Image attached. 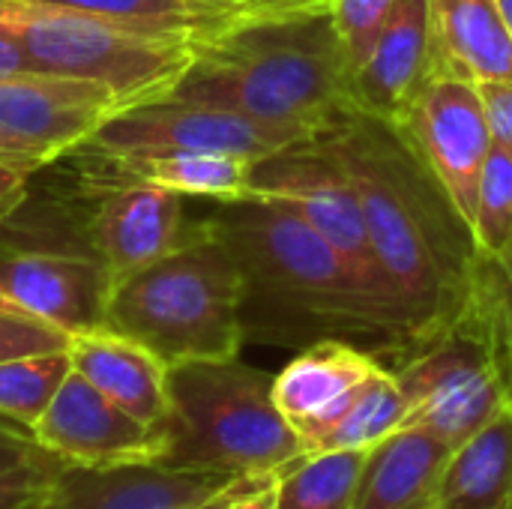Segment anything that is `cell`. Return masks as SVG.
Instances as JSON below:
<instances>
[{"label":"cell","mask_w":512,"mask_h":509,"mask_svg":"<svg viewBox=\"0 0 512 509\" xmlns=\"http://www.w3.org/2000/svg\"><path fill=\"white\" fill-rule=\"evenodd\" d=\"M312 138L357 189L378 267L414 348L468 294L483 258L474 231L396 123L348 108Z\"/></svg>","instance_id":"6da1fadb"},{"label":"cell","mask_w":512,"mask_h":509,"mask_svg":"<svg viewBox=\"0 0 512 509\" xmlns=\"http://www.w3.org/2000/svg\"><path fill=\"white\" fill-rule=\"evenodd\" d=\"M243 276V336L255 345L306 348L339 339L390 366L399 333L357 282L348 261L294 207L246 195L204 219Z\"/></svg>","instance_id":"7a4b0ae2"},{"label":"cell","mask_w":512,"mask_h":509,"mask_svg":"<svg viewBox=\"0 0 512 509\" xmlns=\"http://www.w3.org/2000/svg\"><path fill=\"white\" fill-rule=\"evenodd\" d=\"M168 96L231 108L255 120L324 132L354 105V69L330 12L261 21L195 45Z\"/></svg>","instance_id":"3957f363"},{"label":"cell","mask_w":512,"mask_h":509,"mask_svg":"<svg viewBox=\"0 0 512 509\" xmlns=\"http://www.w3.org/2000/svg\"><path fill=\"white\" fill-rule=\"evenodd\" d=\"M387 369L408 402L405 426L450 447L512 408V297L501 261L483 255L453 315Z\"/></svg>","instance_id":"277c9868"},{"label":"cell","mask_w":512,"mask_h":509,"mask_svg":"<svg viewBox=\"0 0 512 509\" xmlns=\"http://www.w3.org/2000/svg\"><path fill=\"white\" fill-rule=\"evenodd\" d=\"M240 306V267L201 219L168 255L111 282L105 327L144 345L165 366L231 360L246 345Z\"/></svg>","instance_id":"5b68a950"},{"label":"cell","mask_w":512,"mask_h":509,"mask_svg":"<svg viewBox=\"0 0 512 509\" xmlns=\"http://www.w3.org/2000/svg\"><path fill=\"white\" fill-rule=\"evenodd\" d=\"M168 399L171 411L150 465L219 477H270L309 453L273 402V375L246 366L240 357L168 366Z\"/></svg>","instance_id":"8992f818"},{"label":"cell","mask_w":512,"mask_h":509,"mask_svg":"<svg viewBox=\"0 0 512 509\" xmlns=\"http://www.w3.org/2000/svg\"><path fill=\"white\" fill-rule=\"evenodd\" d=\"M0 21L18 39L30 72L102 84L117 108L168 96L195 60V42L105 18L6 0Z\"/></svg>","instance_id":"52a82bcc"},{"label":"cell","mask_w":512,"mask_h":509,"mask_svg":"<svg viewBox=\"0 0 512 509\" xmlns=\"http://www.w3.org/2000/svg\"><path fill=\"white\" fill-rule=\"evenodd\" d=\"M249 195L273 198V201L294 207L318 234L327 237V243L348 261V267L354 270L366 294L381 306V312L396 327L399 342H402V351H399L402 357L411 348V336L399 315L396 297L378 267L375 249L363 222L360 198L345 168L315 138H303L252 162Z\"/></svg>","instance_id":"ba28073f"},{"label":"cell","mask_w":512,"mask_h":509,"mask_svg":"<svg viewBox=\"0 0 512 509\" xmlns=\"http://www.w3.org/2000/svg\"><path fill=\"white\" fill-rule=\"evenodd\" d=\"M90 138L111 150H207L258 162L309 135L231 108L156 96L111 111Z\"/></svg>","instance_id":"9c48e42d"},{"label":"cell","mask_w":512,"mask_h":509,"mask_svg":"<svg viewBox=\"0 0 512 509\" xmlns=\"http://www.w3.org/2000/svg\"><path fill=\"white\" fill-rule=\"evenodd\" d=\"M396 126L444 183L471 225L477 183L495 144L480 84L459 75L429 72Z\"/></svg>","instance_id":"30bf717a"},{"label":"cell","mask_w":512,"mask_h":509,"mask_svg":"<svg viewBox=\"0 0 512 509\" xmlns=\"http://www.w3.org/2000/svg\"><path fill=\"white\" fill-rule=\"evenodd\" d=\"M111 282L96 258L0 240V303L69 336L105 327Z\"/></svg>","instance_id":"8fae6325"},{"label":"cell","mask_w":512,"mask_h":509,"mask_svg":"<svg viewBox=\"0 0 512 509\" xmlns=\"http://www.w3.org/2000/svg\"><path fill=\"white\" fill-rule=\"evenodd\" d=\"M111 111L114 93L93 81L42 72L0 78V138L39 165L90 138Z\"/></svg>","instance_id":"7c38bea8"},{"label":"cell","mask_w":512,"mask_h":509,"mask_svg":"<svg viewBox=\"0 0 512 509\" xmlns=\"http://www.w3.org/2000/svg\"><path fill=\"white\" fill-rule=\"evenodd\" d=\"M39 447L72 465L153 462L159 432L102 396L75 369L30 432Z\"/></svg>","instance_id":"4fadbf2b"},{"label":"cell","mask_w":512,"mask_h":509,"mask_svg":"<svg viewBox=\"0 0 512 509\" xmlns=\"http://www.w3.org/2000/svg\"><path fill=\"white\" fill-rule=\"evenodd\" d=\"M240 477L174 471L150 462L72 465L63 462L33 509H195Z\"/></svg>","instance_id":"5bb4252c"},{"label":"cell","mask_w":512,"mask_h":509,"mask_svg":"<svg viewBox=\"0 0 512 509\" xmlns=\"http://www.w3.org/2000/svg\"><path fill=\"white\" fill-rule=\"evenodd\" d=\"M378 369L381 363L369 351L339 339H324L300 348L297 357L273 375V402L306 447H312L351 393Z\"/></svg>","instance_id":"9a60e30c"},{"label":"cell","mask_w":512,"mask_h":509,"mask_svg":"<svg viewBox=\"0 0 512 509\" xmlns=\"http://www.w3.org/2000/svg\"><path fill=\"white\" fill-rule=\"evenodd\" d=\"M429 63V0H396L372 54L354 72V105L396 123L429 78Z\"/></svg>","instance_id":"2e32d148"},{"label":"cell","mask_w":512,"mask_h":509,"mask_svg":"<svg viewBox=\"0 0 512 509\" xmlns=\"http://www.w3.org/2000/svg\"><path fill=\"white\" fill-rule=\"evenodd\" d=\"M66 354L72 369L102 396L150 429H162L171 411L168 366L153 351L108 327H99L69 336Z\"/></svg>","instance_id":"e0dca14e"},{"label":"cell","mask_w":512,"mask_h":509,"mask_svg":"<svg viewBox=\"0 0 512 509\" xmlns=\"http://www.w3.org/2000/svg\"><path fill=\"white\" fill-rule=\"evenodd\" d=\"M429 72L477 84L512 81V33L498 0H429Z\"/></svg>","instance_id":"ac0fdd59"},{"label":"cell","mask_w":512,"mask_h":509,"mask_svg":"<svg viewBox=\"0 0 512 509\" xmlns=\"http://www.w3.org/2000/svg\"><path fill=\"white\" fill-rule=\"evenodd\" d=\"M450 444L402 426L366 450L354 509H435Z\"/></svg>","instance_id":"d6986e66"},{"label":"cell","mask_w":512,"mask_h":509,"mask_svg":"<svg viewBox=\"0 0 512 509\" xmlns=\"http://www.w3.org/2000/svg\"><path fill=\"white\" fill-rule=\"evenodd\" d=\"M435 509H512V408L450 450Z\"/></svg>","instance_id":"ffe728a7"},{"label":"cell","mask_w":512,"mask_h":509,"mask_svg":"<svg viewBox=\"0 0 512 509\" xmlns=\"http://www.w3.org/2000/svg\"><path fill=\"white\" fill-rule=\"evenodd\" d=\"M111 150V147H108ZM126 171L180 195L237 201L249 195L252 159L207 150H114Z\"/></svg>","instance_id":"44dd1931"},{"label":"cell","mask_w":512,"mask_h":509,"mask_svg":"<svg viewBox=\"0 0 512 509\" xmlns=\"http://www.w3.org/2000/svg\"><path fill=\"white\" fill-rule=\"evenodd\" d=\"M408 420V402L396 375L381 366L369 381H363L339 414L321 429L309 453L327 450H369Z\"/></svg>","instance_id":"7402d4cb"},{"label":"cell","mask_w":512,"mask_h":509,"mask_svg":"<svg viewBox=\"0 0 512 509\" xmlns=\"http://www.w3.org/2000/svg\"><path fill=\"white\" fill-rule=\"evenodd\" d=\"M366 450L306 453L276 474L279 509H354Z\"/></svg>","instance_id":"603a6c76"},{"label":"cell","mask_w":512,"mask_h":509,"mask_svg":"<svg viewBox=\"0 0 512 509\" xmlns=\"http://www.w3.org/2000/svg\"><path fill=\"white\" fill-rule=\"evenodd\" d=\"M72 372L66 351L12 357L0 363V417L33 432L54 393Z\"/></svg>","instance_id":"cb8c5ba5"},{"label":"cell","mask_w":512,"mask_h":509,"mask_svg":"<svg viewBox=\"0 0 512 509\" xmlns=\"http://www.w3.org/2000/svg\"><path fill=\"white\" fill-rule=\"evenodd\" d=\"M471 231L477 249L486 258L501 261L512 243V156L492 144L477 183V201L471 216Z\"/></svg>","instance_id":"d4e9b609"},{"label":"cell","mask_w":512,"mask_h":509,"mask_svg":"<svg viewBox=\"0 0 512 509\" xmlns=\"http://www.w3.org/2000/svg\"><path fill=\"white\" fill-rule=\"evenodd\" d=\"M396 0H330V21L357 72L372 54Z\"/></svg>","instance_id":"484cf974"},{"label":"cell","mask_w":512,"mask_h":509,"mask_svg":"<svg viewBox=\"0 0 512 509\" xmlns=\"http://www.w3.org/2000/svg\"><path fill=\"white\" fill-rule=\"evenodd\" d=\"M66 348H69V333L0 303V363L12 357H30V354L66 351Z\"/></svg>","instance_id":"4316f807"},{"label":"cell","mask_w":512,"mask_h":509,"mask_svg":"<svg viewBox=\"0 0 512 509\" xmlns=\"http://www.w3.org/2000/svg\"><path fill=\"white\" fill-rule=\"evenodd\" d=\"M63 468V459L54 453H45L36 462L9 468L0 474V509H33L45 492L51 489L57 471Z\"/></svg>","instance_id":"83f0119b"},{"label":"cell","mask_w":512,"mask_h":509,"mask_svg":"<svg viewBox=\"0 0 512 509\" xmlns=\"http://www.w3.org/2000/svg\"><path fill=\"white\" fill-rule=\"evenodd\" d=\"M480 96H483V108H486L495 144L512 156V81L480 84Z\"/></svg>","instance_id":"f1b7e54d"},{"label":"cell","mask_w":512,"mask_h":509,"mask_svg":"<svg viewBox=\"0 0 512 509\" xmlns=\"http://www.w3.org/2000/svg\"><path fill=\"white\" fill-rule=\"evenodd\" d=\"M48 450L36 444V438L18 426V423H0V474L9 471V468H18V465H27V462H36L42 459Z\"/></svg>","instance_id":"f546056e"},{"label":"cell","mask_w":512,"mask_h":509,"mask_svg":"<svg viewBox=\"0 0 512 509\" xmlns=\"http://www.w3.org/2000/svg\"><path fill=\"white\" fill-rule=\"evenodd\" d=\"M228 509H279V495H276V474L270 477H252Z\"/></svg>","instance_id":"4dcf8cb0"},{"label":"cell","mask_w":512,"mask_h":509,"mask_svg":"<svg viewBox=\"0 0 512 509\" xmlns=\"http://www.w3.org/2000/svg\"><path fill=\"white\" fill-rule=\"evenodd\" d=\"M27 180H30L27 171L0 162V222L24 201V195H27Z\"/></svg>","instance_id":"1f68e13d"},{"label":"cell","mask_w":512,"mask_h":509,"mask_svg":"<svg viewBox=\"0 0 512 509\" xmlns=\"http://www.w3.org/2000/svg\"><path fill=\"white\" fill-rule=\"evenodd\" d=\"M24 72H30V63H27L18 39L0 21V78H12V75H24Z\"/></svg>","instance_id":"d6a6232c"},{"label":"cell","mask_w":512,"mask_h":509,"mask_svg":"<svg viewBox=\"0 0 512 509\" xmlns=\"http://www.w3.org/2000/svg\"><path fill=\"white\" fill-rule=\"evenodd\" d=\"M0 162H6V165H12V168H21V171H27V174H33L36 168H42L36 159H30V156L18 153L15 147H9L3 138H0Z\"/></svg>","instance_id":"836d02e7"},{"label":"cell","mask_w":512,"mask_h":509,"mask_svg":"<svg viewBox=\"0 0 512 509\" xmlns=\"http://www.w3.org/2000/svg\"><path fill=\"white\" fill-rule=\"evenodd\" d=\"M249 480H252V477H240V480H234V483H231V486H225L216 498H210L207 504H201V507H195V509H228L231 507V501L237 498V492H240Z\"/></svg>","instance_id":"e575fe53"},{"label":"cell","mask_w":512,"mask_h":509,"mask_svg":"<svg viewBox=\"0 0 512 509\" xmlns=\"http://www.w3.org/2000/svg\"><path fill=\"white\" fill-rule=\"evenodd\" d=\"M501 267H504V276H507V285H510V297H512V243H510V249L504 252V258H501Z\"/></svg>","instance_id":"d590c367"},{"label":"cell","mask_w":512,"mask_h":509,"mask_svg":"<svg viewBox=\"0 0 512 509\" xmlns=\"http://www.w3.org/2000/svg\"><path fill=\"white\" fill-rule=\"evenodd\" d=\"M501 3V9H504V18H507V27H510L512 33V0H498Z\"/></svg>","instance_id":"8d00e7d4"},{"label":"cell","mask_w":512,"mask_h":509,"mask_svg":"<svg viewBox=\"0 0 512 509\" xmlns=\"http://www.w3.org/2000/svg\"><path fill=\"white\" fill-rule=\"evenodd\" d=\"M204 3H219V6H237V3H258V0H204Z\"/></svg>","instance_id":"74e56055"},{"label":"cell","mask_w":512,"mask_h":509,"mask_svg":"<svg viewBox=\"0 0 512 509\" xmlns=\"http://www.w3.org/2000/svg\"><path fill=\"white\" fill-rule=\"evenodd\" d=\"M3 6H6V0H0V9H3Z\"/></svg>","instance_id":"f35d334b"}]
</instances>
